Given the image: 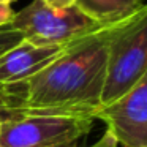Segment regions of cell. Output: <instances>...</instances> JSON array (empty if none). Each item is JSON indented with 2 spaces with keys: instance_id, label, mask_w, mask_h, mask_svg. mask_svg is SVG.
Segmentation results:
<instances>
[{
  "instance_id": "obj_1",
  "label": "cell",
  "mask_w": 147,
  "mask_h": 147,
  "mask_svg": "<svg viewBox=\"0 0 147 147\" xmlns=\"http://www.w3.org/2000/svg\"><path fill=\"white\" fill-rule=\"evenodd\" d=\"M125 19L79 38L63 55L21 86L5 89L0 108L7 115H82L92 117L101 106L108 68V46Z\"/></svg>"
},
{
  "instance_id": "obj_2",
  "label": "cell",
  "mask_w": 147,
  "mask_h": 147,
  "mask_svg": "<svg viewBox=\"0 0 147 147\" xmlns=\"http://www.w3.org/2000/svg\"><path fill=\"white\" fill-rule=\"evenodd\" d=\"M147 73V3L114 30L108 46V68L101 106L120 98ZM100 106V108H101Z\"/></svg>"
},
{
  "instance_id": "obj_3",
  "label": "cell",
  "mask_w": 147,
  "mask_h": 147,
  "mask_svg": "<svg viewBox=\"0 0 147 147\" xmlns=\"http://www.w3.org/2000/svg\"><path fill=\"white\" fill-rule=\"evenodd\" d=\"M10 24L22 33L26 41L38 46L70 45L111 26L90 19L76 5L65 10H52L43 3V0H33L14 13Z\"/></svg>"
},
{
  "instance_id": "obj_4",
  "label": "cell",
  "mask_w": 147,
  "mask_h": 147,
  "mask_svg": "<svg viewBox=\"0 0 147 147\" xmlns=\"http://www.w3.org/2000/svg\"><path fill=\"white\" fill-rule=\"evenodd\" d=\"M93 120L82 115H7L0 119V147H76Z\"/></svg>"
},
{
  "instance_id": "obj_5",
  "label": "cell",
  "mask_w": 147,
  "mask_h": 147,
  "mask_svg": "<svg viewBox=\"0 0 147 147\" xmlns=\"http://www.w3.org/2000/svg\"><path fill=\"white\" fill-rule=\"evenodd\" d=\"M122 147H147V73L115 101L93 114Z\"/></svg>"
},
{
  "instance_id": "obj_6",
  "label": "cell",
  "mask_w": 147,
  "mask_h": 147,
  "mask_svg": "<svg viewBox=\"0 0 147 147\" xmlns=\"http://www.w3.org/2000/svg\"><path fill=\"white\" fill-rule=\"evenodd\" d=\"M70 45L38 46L22 40L0 55V90L26 82L63 55Z\"/></svg>"
},
{
  "instance_id": "obj_7",
  "label": "cell",
  "mask_w": 147,
  "mask_h": 147,
  "mask_svg": "<svg viewBox=\"0 0 147 147\" xmlns=\"http://www.w3.org/2000/svg\"><path fill=\"white\" fill-rule=\"evenodd\" d=\"M142 0H76V7L90 19L112 24L127 19L142 8Z\"/></svg>"
},
{
  "instance_id": "obj_8",
  "label": "cell",
  "mask_w": 147,
  "mask_h": 147,
  "mask_svg": "<svg viewBox=\"0 0 147 147\" xmlns=\"http://www.w3.org/2000/svg\"><path fill=\"white\" fill-rule=\"evenodd\" d=\"M24 40L22 33L18 32L16 29L11 27V24H7V26L0 27V55L7 52L8 49L14 48L16 45H19Z\"/></svg>"
},
{
  "instance_id": "obj_9",
  "label": "cell",
  "mask_w": 147,
  "mask_h": 147,
  "mask_svg": "<svg viewBox=\"0 0 147 147\" xmlns=\"http://www.w3.org/2000/svg\"><path fill=\"white\" fill-rule=\"evenodd\" d=\"M43 3L52 10H65V8L74 7L76 0H43Z\"/></svg>"
},
{
  "instance_id": "obj_10",
  "label": "cell",
  "mask_w": 147,
  "mask_h": 147,
  "mask_svg": "<svg viewBox=\"0 0 147 147\" xmlns=\"http://www.w3.org/2000/svg\"><path fill=\"white\" fill-rule=\"evenodd\" d=\"M14 16V11L10 5H2L0 3V27L2 26H7L13 21Z\"/></svg>"
},
{
  "instance_id": "obj_11",
  "label": "cell",
  "mask_w": 147,
  "mask_h": 147,
  "mask_svg": "<svg viewBox=\"0 0 147 147\" xmlns=\"http://www.w3.org/2000/svg\"><path fill=\"white\" fill-rule=\"evenodd\" d=\"M90 147H117V141H115V138L106 130V133L100 138L98 142H95L93 146H90Z\"/></svg>"
},
{
  "instance_id": "obj_12",
  "label": "cell",
  "mask_w": 147,
  "mask_h": 147,
  "mask_svg": "<svg viewBox=\"0 0 147 147\" xmlns=\"http://www.w3.org/2000/svg\"><path fill=\"white\" fill-rule=\"evenodd\" d=\"M14 2H16V0H0L2 5H10V7H11V3H14Z\"/></svg>"
}]
</instances>
